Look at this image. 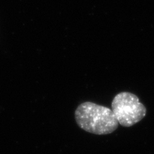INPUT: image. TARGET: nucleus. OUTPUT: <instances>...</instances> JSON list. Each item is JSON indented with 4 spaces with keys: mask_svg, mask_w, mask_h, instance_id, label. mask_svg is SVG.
<instances>
[{
    "mask_svg": "<svg viewBox=\"0 0 154 154\" xmlns=\"http://www.w3.org/2000/svg\"><path fill=\"white\" fill-rule=\"evenodd\" d=\"M75 116L82 129L96 135L110 134L118 126L112 109L92 102L80 104L75 110Z\"/></svg>",
    "mask_w": 154,
    "mask_h": 154,
    "instance_id": "f257e3e1",
    "label": "nucleus"
},
{
    "mask_svg": "<svg viewBox=\"0 0 154 154\" xmlns=\"http://www.w3.org/2000/svg\"><path fill=\"white\" fill-rule=\"evenodd\" d=\"M113 111L118 123L125 127H131L144 118L146 109L136 95L122 92L115 96L112 102Z\"/></svg>",
    "mask_w": 154,
    "mask_h": 154,
    "instance_id": "f03ea898",
    "label": "nucleus"
}]
</instances>
